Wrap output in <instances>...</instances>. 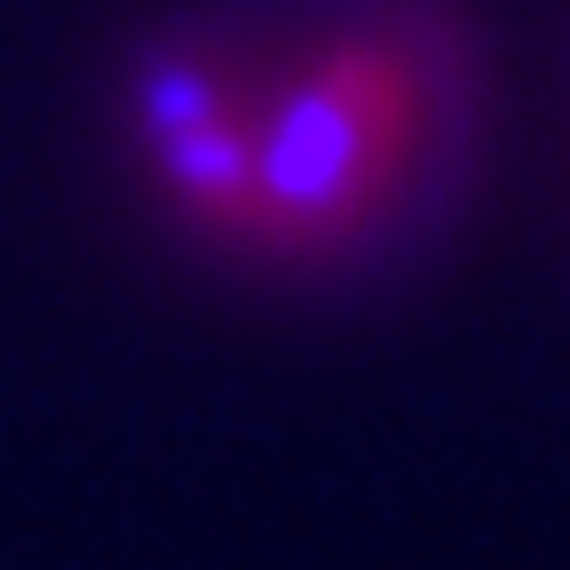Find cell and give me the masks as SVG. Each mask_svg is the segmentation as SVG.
<instances>
[{
  "mask_svg": "<svg viewBox=\"0 0 570 570\" xmlns=\"http://www.w3.org/2000/svg\"><path fill=\"white\" fill-rule=\"evenodd\" d=\"M412 135V80L381 40L309 63L254 127V238L333 246L373 214Z\"/></svg>",
  "mask_w": 570,
  "mask_h": 570,
  "instance_id": "cell-1",
  "label": "cell"
},
{
  "mask_svg": "<svg viewBox=\"0 0 570 570\" xmlns=\"http://www.w3.org/2000/svg\"><path fill=\"white\" fill-rule=\"evenodd\" d=\"M159 175L167 190L214 230H254V127L214 111L206 127L159 142Z\"/></svg>",
  "mask_w": 570,
  "mask_h": 570,
  "instance_id": "cell-2",
  "label": "cell"
},
{
  "mask_svg": "<svg viewBox=\"0 0 570 570\" xmlns=\"http://www.w3.org/2000/svg\"><path fill=\"white\" fill-rule=\"evenodd\" d=\"M214 111H223V96H214V80H206V63H190V56H151L135 71V127H142V142H175V135H190V127H206Z\"/></svg>",
  "mask_w": 570,
  "mask_h": 570,
  "instance_id": "cell-3",
  "label": "cell"
}]
</instances>
